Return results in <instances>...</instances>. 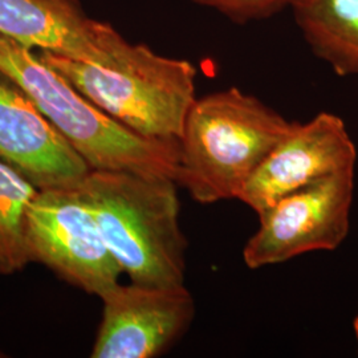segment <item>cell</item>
I'll return each instance as SVG.
<instances>
[{
  "label": "cell",
  "instance_id": "obj_11",
  "mask_svg": "<svg viewBox=\"0 0 358 358\" xmlns=\"http://www.w3.org/2000/svg\"><path fill=\"white\" fill-rule=\"evenodd\" d=\"M292 10L312 52L336 75L358 77V0H299Z\"/></svg>",
  "mask_w": 358,
  "mask_h": 358
},
{
  "label": "cell",
  "instance_id": "obj_13",
  "mask_svg": "<svg viewBox=\"0 0 358 358\" xmlns=\"http://www.w3.org/2000/svg\"><path fill=\"white\" fill-rule=\"evenodd\" d=\"M206 8H211L234 23H248L262 20L288 7H294L299 0H192Z\"/></svg>",
  "mask_w": 358,
  "mask_h": 358
},
{
  "label": "cell",
  "instance_id": "obj_4",
  "mask_svg": "<svg viewBox=\"0 0 358 358\" xmlns=\"http://www.w3.org/2000/svg\"><path fill=\"white\" fill-rule=\"evenodd\" d=\"M0 73L38 106L92 170L130 171L177 182L179 141L143 137L105 113L32 48L0 36Z\"/></svg>",
  "mask_w": 358,
  "mask_h": 358
},
{
  "label": "cell",
  "instance_id": "obj_8",
  "mask_svg": "<svg viewBox=\"0 0 358 358\" xmlns=\"http://www.w3.org/2000/svg\"><path fill=\"white\" fill-rule=\"evenodd\" d=\"M357 148L341 117L321 112L292 131L263 161L239 201L260 214L282 196L356 169Z\"/></svg>",
  "mask_w": 358,
  "mask_h": 358
},
{
  "label": "cell",
  "instance_id": "obj_7",
  "mask_svg": "<svg viewBox=\"0 0 358 358\" xmlns=\"http://www.w3.org/2000/svg\"><path fill=\"white\" fill-rule=\"evenodd\" d=\"M103 319L90 357L153 358L189 331L195 301L185 284H115L100 296Z\"/></svg>",
  "mask_w": 358,
  "mask_h": 358
},
{
  "label": "cell",
  "instance_id": "obj_3",
  "mask_svg": "<svg viewBox=\"0 0 358 358\" xmlns=\"http://www.w3.org/2000/svg\"><path fill=\"white\" fill-rule=\"evenodd\" d=\"M40 57L130 130L148 138L179 141L196 100V68L189 60L158 55L120 34L96 64L47 51Z\"/></svg>",
  "mask_w": 358,
  "mask_h": 358
},
{
  "label": "cell",
  "instance_id": "obj_6",
  "mask_svg": "<svg viewBox=\"0 0 358 358\" xmlns=\"http://www.w3.org/2000/svg\"><path fill=\"white\" fill-rule=\"evenodd\" d=\"M27 247L31 262L99 297L122 275L77 187L36 192L27 213Z\"/></svg>",
  "mask_w": 358,
  "mask_h": 358
},
{
  "label": "cell",
  "instance_id": "obj_1",
  "mask_svg": "<svg viewBox=\"0 0 358 358\" xmlns=\"http://www.w3.org/2000/svg\"><path fill=\"white\" fill-rule=\"evenodd\" d=\"M77 189L130 282L185 284L187 241L174 179L90 170Z\"/></svg>",
  "mask_w": 358,
  "mask_h": 358
},
{
  "label": "cell",
  "instance_id": "obj_14",
  "mask_svg": "<svg viewBox=\"0 0 358 358\" xmlns=\"http://www.w3.org/2000/svg\"><path fill=\"white\" fill-rule=\"evenodd\" d=\"M353 331H355V337H356V341H357L358 348V313L356 316V319L353 321Z\"/></svg>",
  "mask_w": 358,
  "mask_h": 358
},
{
  "label": "cell",
  "instance_id": "obj_5",
  "mask_svg": "<svg viewBox=\"0 0 358 358\" xmlns=\"http://www.w3.org/2000/svg\"><path fill=\"white\" fill-rule=\"evenodd\" d=\"M355 170L291 192L257 214L259 229L244 244V264L263 268L338 248L350 230Z\"/></svg>",
  "mask_w": 358,
  "mask_h": 358
},
{
  "label": "cell",
  "instance_id": "obj_2",
  "mask_svg": "<svg viewBox=\"0 0 358 358\" xmlns=\"http://www.w3.org/2000/svg\"><path fill=\"white\" fill-rule=\"evenodd\" d=\"M294 125L235 87L196 97L179 137L178 186L201 205L239 199Z\"/></svg>",
  "mask_w": 358,
  "mask_h": 358
},
{
  "label": "cell",
  "instance_id": "obj_10",
  "mask_svg": "<svg viewBox=\"0 0 358 358\" xmlns=\"http://www.w3.org/2000/svg\"><path fill=\"white\" fill-rule=\"evenodd\" d=\"M118 32L88 17L77 0H0V36L94 64Z\"/></svg>",
  "mask_w": 358,
  "mask_h": 358
},
{
  "label": "cell",
  "instance_id": "obj_12",
  "mask_svg": "<svg viewBox=\"0 0 358 358\" xmlns=\"http://www.w3.org/2000/svg\"><path fill=\"white\" fill-rule=\"evenodd\" d=\"M38 190L0 161V275H13L31 263L27 247V213Z\"/></svg>",
  "mask_w": 358,
  "mask_h": 358
},
{
  "label": "cell",
  "instance_id": "obj_9",
  "mask_svg": "<svg viewBox=\"0 0 358 358\" xmlns=\"http://www.w3.org/2000/svg\"><path fill=\"white\" fill-rule=\"evenodd\" d=\"M0 161L38 190L76 189L92 170L26 93L3 73Z\"/></svg>",
  "mask_w": 358,
  "mask_h": 358
}]
</instances>
